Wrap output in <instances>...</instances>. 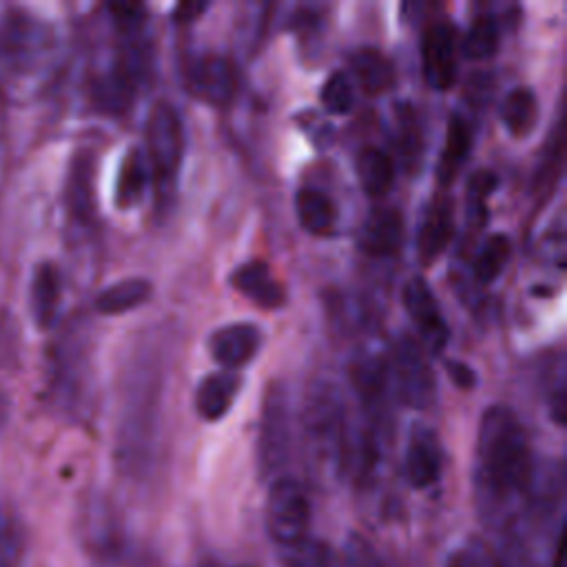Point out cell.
Returning <instances> with one entry per match:
<instances>
[{"instance_id":"6da1fadb","label":"cell","mask_w":567,"mask_h":567,"mask_svg":"<svg viewBox=\"0 0 567 567\" xmlns=\"http://www.w3.org/2000/svg\"><path fill=\"white\" fill-rule=\"evenodd\" d=\"M534 478L525 427L507 405H489L476 434V494L485 512L498 516L520 503Z\"/></svg>"},{"instance_id":"7a4b0ae2","label":"cell","mask_w":567,"mask_h":567,"mask_svg":"<svg viewBox=\"0 0 567 567\" xmlns=\"http://www.w3.org/2000/svg\"><path fill=\"white\" fill-rule=\"evenodd\" d=\"M51 51V33L44 22L24 11H11L0 20V84H18L35 75Z\"/></svg>"},{"instance_id":"3957f363","label":"cell","mask_w":567,"mask_h":567,"mask_svg":"<svg viewBox=\"0 0 567 567\" xmlns=\"http://www.w3.org/2000/svg\"><path fill=\"white\" fill-rule=\"evenodd\" d=\"M306 441L326 465L341 467L348 461V421L339 392L319 381L310 388L303 408Z\"/></svg>"},{"instance_id":"277c9868","label":"cell","mask_w":567,"mask_h":567,"mask_svg":"<svg viewBox=\"0 0 567 567\" xmlns=\"http://www.w3.org/2000/svg\"><path fill=\"white\" fill-rule=\"evenodd\" d=\"M182 117L168 102H157L146 120V159L157 199L171 197L184 157Z\"/></svg>"},{"instance_id":"5b68a950","label":"cell","mask_w":567,"mask_h":567,"mask_svg":"<svg viewBox=\"0 0 567 567\" xmlns=\"http://www.w3.org/2000/svg\"><path fill=\"white\" fill-rule=\"evenodd\" d=\"M266 529L277 547L292 545L308 536L310 501L299 481L277 476L270 483L266 501Z\"/></svg>"},{"instance_id":"8992f818","label":"cell","mask_w":567,"mask_h":567,"mask_svg":"<svg viewBox=\"0 0 567 567\" xmlns=\"http://www.w3.org/2000/svg\"><path fill=\"white\" fill-rule=\"evenodd\" d=\"M388 374L394 381L396 396L403 405L423 410L434 401V374L425 359V350L412 337H401L394 343Z\"/></svg>"},{"instance_id":"52a82bcc","label":"cell","mask_w":567,"mask_h":567,"mask_svg":"<svg viewBox=\"0 0 567 567\" xmlns=\"http://www.w3.org/2000/svg\"><path fill=\"white\" fill-rule=\"evenodd\" d=\"M290 450V414L288 392L281 383H270L264 394L261 423H259V467L266 476L277 474Z\"/></svg>"},{"instance_id":"ba28073f","label":"cell","mask_w":567,"mask_h":567,"mask_svg":"<svg viewBox=\"0 0 567 567\" xmlns=\"http://www.w3.org/2000/svg\"><path fill=\"white\" fill-rule=\"evenodd\" d=\"M186 91L213 106H226L237 89V78L228 58L204 53L188 60L184 66Z\"/></svg>"},{"instance_id":"9c48e42d","label":"cell","mask_w":567,"mask_h":567,"mask_svg":"<svg viewBox=\"0 0 567 567\" xmlns=\"http://www.w3.org/2000/svg\"><path fill=\"white\" fill-rule=\"evenodd\" d=\"M403 306L419 330L425 350L439 354L450 339V328L439 308V301L423 277H410L403 286Z\"/></svg>"},{"instance_id":"30bf717a","label":"cell","mask_w":567,"mask_h":567,"mask_svg":"<svg viewBox=\"0 0 567 567\" xmlns=\"http://www.w3.org/2000/svg\"><path fill=\"white\" fill-rule=\"evenodd\" d=\"M421 69L434 91H447L456 82V31L450 22H432L421 38Z\"/></svg>"},{"instance_id":"8fae6325","label":"cell","mask_w":567,"mask_h":567,"mask_svg":"<svg viewBox=\"0 0 567 567\" xmlns=\"http://www.w3.org/2000/svg\"><path fill=\"white\" fill-rule=\"evenodd\" d=\"M264 341L261 330L255 323L237 321L217 328L208 339L210 357L224 368L235 372L237 368L250 363L259 352Z\"/></svg>"},{"instance_id":"7c38bea8","label":"cell","mask_w":567,"mask_h":567,"mask_svg":"<svg viewBox=\"0 0 567 567\" xmlns=\"http://www.w3.org/2000/svg\"><path fill=\"white\" fill-rule=\"evenodd\" d=\"M454 235V204L450 197H434L421 217L416 230V255L423 266H432L447 248Z\"/></svg>"},{"instance_id":"4fadbf2b","label":"cell","mask_w":567,"mask_h":567,"mask_svg":"<svg viewBox=\"0 0 567 567\" xmlns=\"http://www.w3.org/2000/svg\"><path fill=\"white\" fill-rule=\"evenodd\" d=\"M443 452L434 430L427 425H416L410 434L405 450V478L412 487L425 489L434 485L441 476Z\"/></svg>"},{"instance_id":"5bb4252c","label":"cell","mask_w":567,"mask_h":567,"mask_svg":"<svg viewBox=\"0 0 567 567\" xmlns=\"http://www.w3.org/2000/svg\"><path fill=\"white\" fill-rule=\"evenodd\" d=\"M230 286L266 310H275L284 306V299H286L281 281L272 275L270 266L261 259H252L235 268L230 275Z\"/></svg>"},{"instance_id":"9a60e30c","label":"cell","mask_w":567,"mask_h":567,"mask_svg":"<svg viewBox=\"0 0 567 567\" xmlns=\"http://www.w3.org/2000/svg\"><path fill=\"white\" fill-rule=\"evenodd\" d=\"M359 244L372 257L394 255L403 244V217L396 208H377L361 226Z\"/></svg>"},{"instance_id":"2e32d148","label":"cell","mask_w":567,"mask_h":567,"mask_svg":"<svg viewBox=\"0 0 567 567\" xmlns=\"http://www.w3.org/2000/svg\"><path fill=\"white\" fill-rule=\"evenodd\" d=\"M241 385V377L230 370L210 372L195 390V410L204 421H219L230 410Z\"/></svg>"},{"instance_id":"e0dca14e","label":"cell","mask_w":567,"mask_h":567,"mask_svg":"<svg viewBox=\"0 0 567 567\" xmlns=\"http://www.w3.org/2000/svg\"><path fill=\"white\" fill-rule=\"evenodd\" d=\"M472 140H474V135H472L467 120L461 113H452L450 122H447V131H445V146H443L439 164H436V177L443 186L452 184V179L465 164V159L472 151Z\"/></svg>"},{"instance_id":"ac0fdd59","label":"cell","mask_w":567,"mask_h":567,"mask_svg":"<svg viewBox=\"0 0 567 567\" xmlns=\"http://www.w3.org/2000/svg\"><path fill=\"white\" fill-rule=\"evenodd\" d=\"M93 177L95 162L91 153H80L69 171L66 179V206L71 215L80 221H89L95 213V195H93Z\"/></svg>"},{"instance_id":"d6986e66","label":"cell","mask_w":567,"mask_h":567,"mask_svg":"<svg viewBox=\"0 0 567 567\" xmlns=\"http://www.w3.org/2000/svg\"><path fill=\"white\" fill-rule=\"evenodd\" d=\"M62 297L60 270L53 264H40L31 279V312L40 328H51Z\"/></svg>"},{"instance_id":"ffe728a7","label":"cell","mask_w":567,"mask_h":567,"mask_svg":"<svg viewBox=\"0 0 567 567\" xmlns=\"http://www.w3.org/2000/svg\"><path fill=\"white\" fill-rule=\"evenodd\" d=\"M498 117L509 135H514V137L529 135L538 120L536 93L529 86L512 89L498 106Z\"/></svg>"},{"instance_id":"44dd1931","label":"cell","mask_w":567,"mask_h":567,"mask_svg":"<svg viewBox=\"0 0 567 567\" xmlns=\"http://www.w3.org/2000/svg\"><path fill=\"white\" fill-rule=\"evenodd\" d=\"M295 213L301 228L308 230L310 235L328 233L334 226V217H337L332 199L323 190L312 186H303L297 190Z\"/></svg>"},{"instance_id":"7402d4cb","label":"cell","mask_w":567,"mask_h":567,"mask_svg":"<svg viewBox=\"0 0 567 567\" xmlns=\"http://www.w3.org/2000/svg\"><path fill=\"white\" fill-rule=\"evenodd\" d=\"M350 71L365 93H381L392 84V62L372 47H361L350 55Z\"/></svg>"},{"instance_id":"603a6c76","label":"cell","mask_w":567,"mask_h":567,"mask_svg":"<svg viewBox=\"0 0 567 567\" xmlns=\"http://www.w3.org/2000/svg\"><path fill=\"white\" fill-rule=\"evenodd\" d=\"M357 175L361 188L370 197H381L394 184V164L385 151L377 146H365L357 155Z\"/></svg>"},{"instance_id":"cb8c5ba5","label":"cell","mask_w":567,"mask_h":567,"mask_svg":"<svg viewBox=\"0 0 567 567\" xmlns=\"http://www.w3.org/2000/svg\"><path fill=\"white\" fill-rule=\"evenodd\" d=\"M148 182V162L140 148H131L117 171L115 182V204L120 208H133L146 188Z\"/></svg>"},{"instance_id":"d4e9b609","label":"cell","mask_w":567,"mask_h":567,"mask_svg":"<svg viewBox=\"0 0 567 567\" xmlns=\"http://www.w3.org/2000/svg\"><path fill=\"white\" fill-rule=\"evenodd\" d=\"M151 292H153V286L148 279H142V277L122 279L113 286L104 288L97 295L95 308L102 315H122V312H128L142 303H146Z\"/></svg>"},{"instance_id":"484cf974","label":"cell","mask_w":567,"mask_h":567,"mask_svg":"<svg viewBox=\"0 0 567 567\" xmlns=\"http://www.w3.org/2000/svg\"><path fill=\"white\" fill-rule=\"evenodd\" d=\"M279 560L284 567H339L337 551L310 534L292 545L279 547Z\"/></svg>"},{"instance_id":"4316f807","label":"cell","mask_w":567,"mask_h":567,"mask_svg":"<svg viewBox=\"0 0 567 567\" xmlns=\"http://www.w3.org/2000/svg\"><path fill=\"white\" fill-rule=\"evenodd\" d=\"M133 86H135V78L120 64L117 69H113L111 73L102 75L95 82L93 97L100 109H104L109 113H122L131 104V97L135 91Z\"/></svg>"},{"instance_id":"83f0119b","label":"cell","mask_w":567,"mask_h":567,"mask_svg":"<svg viewBox=\"0 0 567 567\" xmlns=\"http://www.w3.org/2000/svg\"><path fill=\"white\" fill-rule=\"evenodd\" d=\"M512 257V239L503 233H494L489 235L476 257H474V264H472V270H474V279L481 284V286H487L492 284L501 272L503 268L507 266Z\"/></svg>"},{"instance_id":"f1b7e54d","label":"cell","mask_w":567,"mask_h":567,"mask_svg":"<svg viewBox=\"0 0 567 567\" xmlns=\"http://www.w3.org/2000/svg\"><path fill=\"white\" fill-rule=\"evenodd\" d=\"M498 24L489 16H478L461 40V51L467 60H487L498 51Z\"/></svg>"},{"instance_id":"f546056e","label":"cell","mask_w":567,"mask_h":567,"mask_svg":"<svg viewBox=\"0 0 567 567\" xmlns=\"http://www.w3.org/2000/svg\"><path fill=\"white\" fill-rule=\"evenodd\" d=\"M321 104L332 115H346L354 104V86L348 73L334 71L321 84Z\"/></svg>"},{"instance_id":"4dcf8cb0","label":"cell","mask_w":567,"mask_h":567,"mask_svg":"<svg viewBox=\"0 0 567 567\" xmlns=\"http://www.w3.org/2000/svg\"><path fill=\"white\" fill-rule=\"evenodd\" d=\"M498 179L492 171H478L472 175L467 184V197H465V213L472 224H483L487 217V197L496 188Z\"/></svg>"},{"instance_id":"1f68e13d","label":"cell","mask_w":567,"mask_h":567,"mask_svg":"<svg viewBox=\"0 0 567 567\" xmlns=\"http://www.w3.org/2000/svg\"><path fill=\"white\" fill-rule=\"evenodd\" d=\"M399 131H401V137H399V146H401V153L410 159V162H416V157L421 155V126H419V120L414 115V111L410 109V104H401L399 109Z\"/></svg>"},{"instance_id":"d6a6232c","label":"cell","mask_w":567,"mask_h":567,"mask_svg":"<svg viewBox=\"0 0 567 567\" xmlns=\"http://www.w3.org/2000/svg\"><path fill=\"white\" fill-rule=\"evenodd\" d=\"M109 11H111L115 24L124 33H135L144 27L146 7L140 2H115V4H109Z\"/></svg>"},{"instance_id":"836d02e7","label":"cell","mask_w":567,"mask_h":567,"mask_svg":"<svg viewBox=\"0 0 567 567\" xmlns=\"http://www.w3.org/2000/svg\"><path fill=\"white\" fill-rule=\"evenodd\" d=\"M447 567H498V560L485 545L470 543L450 558Z\"/></svg>"},{"instance_id":"e575fe53","label":"cell","mask_w":567,"mask_h":567,"mask_svg":"<svg viewBox=\"0 0 567 567\" xmlns=\"http://www.w3.org/2000/svg\"><path fill=\"white\" fill-rule=\"evenodd\" d=\"M343 567H381L374 549L361 536H350L343 549Z\"/></svg>"},{"instance_id":"d590c367","label":"cell","mask_w":567,"mask_h":567,"mask_svg":"<svg viewBox=\"0 0 567 567\" xmlns=\"http://www.w3.org/2000/svg\"><path fill=\"white\" fill-rule=\"evenodd\" d=\"M445 370L447 377L452 379V383L461 390H472L476 385V372L463 363V361H445Z\"/></svg>"},{"instance_id":"8d00e7d4","label":"cell","mask_w":567,"mask_h":567,"mask_svg":"<svg viewBox=\"0 0 567 567\" xmlns=\"http://www.w3.org/2000/svg\"><path fill=\"white\" fill-rule=\"evenodd\" d=\"M206 9H208V2H179L173 9V20L179 24H186V22L197 20Z\"/></svg>"},{"instance_id":"74e56055","label":"cell","mask_w":567,"mask_h":567,"mask_svg":"<svg viewBox=\"0 0 567 567\" xmlns=\"http://www.w3.org/2000/svg\"><path fill=\"white\" fill-rule=\"evenodd\" d=\"M0 120H2V109H0Z\"/></svg>"},{"instance_id":"f35d334b","label":"cell","mask_w":567,"mask_h":567,"mask_svg":"<svg viewBox=\"0 0 567 567\" xmlns=\"http://www.w3.org/2000/svg\"><path fill=\"white\" fill-rule=\"evenodd\" d=\"M210 567H217V565H210Z\"/></svg>"}]
</instances>
